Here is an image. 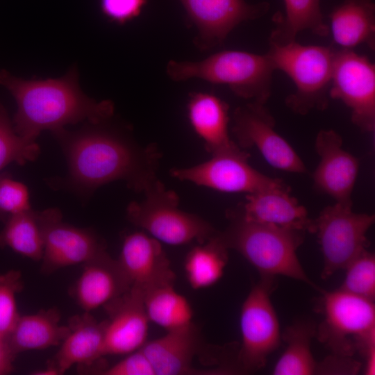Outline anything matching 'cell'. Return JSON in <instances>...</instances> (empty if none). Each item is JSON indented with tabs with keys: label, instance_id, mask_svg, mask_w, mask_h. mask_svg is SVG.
<instances>
[{
	"label": "cell",
	"instance_id": "cell-19",
	"mask_svg": "<svg viewBox=\"0 0 375 375\" xmlns=\"http://www.w3.org/2000/svg\"><path fill=\"white\" fill-rule=\"evenodd\" d=\"M290 191L277 188L248 194L243 205L230 213L247 222L314 233V220Z\"/></svg>",
	"mask_w": 375,
	"mask_h": 375
},
{
	"label": "cell",
	"instance_id": "cell-13",
	"mask_svg": "<svg viewBox=\"0 0 375 375\" xmlns=\"http://www.w3.org/2000/svg\"><path fill=\"white\" fill-rule=\"evenodd\" d=\"M43 233L41 272L51 274L60 269L83 265L106 250L103 240L90 229L62 221L58 208L38 211Z\"/></svg>",
	"mask_w": 375,
	"mask_h": 375
},
{
	"label": "cell",
	"instance_id": "cell-1",
	"mask_svg": "<svg viewBox=\"0 0 375 375\" xmlns=\"http://www.w3.org/2000/svg\"><path fill=\"white\" fill-rule=\"evenodd\" d=\"M106 122L75 132L65 128L53 132L67 158L69 183L91 192L106 183L123 181L133 190L143 192L158 179V148L153 144L140 146L105 126Z\"/></svg>",
	"mask_w": 375,
	"mask_h": 375
},
{
	"label": "cell",
	"instance_id": "cell-25",
	"mask_svg": "<svg viewBox=\"0 0 375 375\" xmlns=\"http://www.w3.org/2000/svg\"><path fill=\"white\" fill-rule=\"evenodd\" d=\"M285 12L278 15L276 26L272 31L269 44L285 45L296 41L297 35L303 31L325 37L329 27L325 23L320 7V0H283Z\"/></svg>",
	"mask_w": 375,
	"mask_h": 375
},
{
	"label": "cell",
	"instance_id": "cell-22",
	"mask_svg": "<svg viewBox=\"0 0 375 375\" xmlns=\"http://www.w3.org/2000/svg\"><path fill=\"white\" fill-rule=\"evenodd\" d=\"M105 324L88 312L69 319L68 333L51 361L60 375L75 365L90 366L103 356Z\"/></svg>",
	"mask_w": 375,
	"mask_h": 375
},
{
	"label": "cell",
	"instance_id": "cell-8",
	"mask_svg": "<svg viewBox=\"0 0 375 375\" xmlns=\"http://www.w3.org/2000/svg\"><path fill=\"white\" fill-rule=\"evenodd\" d=\"M274 285V277L260 276L242 306V344L236 359L240 372H254L262 368L280 345L279 322L270 299Z\"/></svg>",
	"mask_w": 375,
	"mask_h": 375
},
{
	"label": "cell",
	"instance_id": "cell-7",
	"mask_svg": "<svg viewBox=\"0 0 375 375\" xmlns=\"http://www.w3.org/2000/svg\"><path fill=\"white\" fill-rule=\"evenodd\" d=\"M320 309L324 318L316 327L315 337L333 354L362 356L375 346L374 301L340 289L322 290Z\"/></svg>",
	"mask_w": 375,
	"mask_h": 375
},
{
	"label": "cell",
	"instance_id": "cell-4",
	"mask_svg": "<svg viewBox=\"0 0 375 375\" xmlns=\"http://www.w3.org/2000/svg\"><path fill=\"white\" fill-rule=\"evenodd\" d=\"M274 66L266 53L224 50L199 61L171 60L167 76L174 81L199 78L210 83L226 85L238 97L266 104L272 94Z\"/></svg>",
	"mask_w": 375,
	"mask_h": 375
},
{
	"label": "cell",
	"instance_id": "cell-9",
	"mask_svg": "<svg viewBox=\"0 0 375 375\" xmlns=\"http://www.w3.org/2000/svg\"><path fill=\"white\" fill-rule=\"evenodd\" d=\"M352 206L335 203L324 208L314 220L315 233L324 260L322 278L327 279L367 249V233L375 216L356 213Z\"/></svg>",
	"mask_w": 375,
	"mask_h": 375
},
{
	"label": "cell",
	"instance_id": "cell-24",
	"mask_svg": "<svg viewBox=\"0 0 375 375\" xmlns=\"http://www.w3.org/2000/svg\"><path fill=\"white\" fill-rule=\"evenodd\" d=\"M330 28L340 49L365 44L375 47V4L373 0H344L330 15Z\"/></svg>",
	"mask_w": 375,
	"mask_h": 375
},
{
	"label": "cell",
	"instance_id": "cell-33",
	"mask_svg": "<svg viewBox=\"0 0 375 375\" xmlns=\"http://www.w3.org/2000/svg\"><path fill=\"white\" fill-rule=\"evenodd\" d=\"M29 192L23 183L7 173H0V221L31 210Z\"/></svg>",
	"mask_w": 375,
	"mask_h": 375
},
{
	"label": "cell",
	"instance_id": "cell-18",
	"mask_svg": "<svg viewBox=\"0 0 375 375\" xmlns=\"http://www.w3.org/2000/svg\"><path fill=\"white\" fill-rule=\"evenodd\" d=\"M69 294L83 310L90 312L126 294L131 284L117 259L106 251L83 263Z\"/></svg>",
	"mask_w": 375,
	"mask_h": 375
},
{
	"label": "cell",
	"instance_id": "cell-10",
	"mask_svg": "<svg viewBox=\"0 0 375 375\" xmlns=\"http://www.w3.org/2000/svg\"><path fill=\"white\" fill-rule=\"evenodd\" d=\"M249 153L239 146L211 155L201 163L175 167L172 176L198 186L228 193L252 194L269 189L290 188L283 181L266 176L249 163Z\"/></svg>",
	"mask_w": 375,
	"mask_h": 375
},
{
	"label": "cell",
	"instance_id": "cell-37",
	"mask_svg": "<svg viewBox=\"0 0 375 375\" xmlns=\"http://www.w3.org/2000/svg\"><path fill=\"white\" fill-rule=\"evenodd\" d=\"M15 356L12 353L6 338L0 335V375L10 374Z\"/></svg>",
	"mask_w": 375,
	"mask_h": 375
},
{
	"label": "cell",
	"instance_id": "cell-15",
	"mask_svg": "<svg viewBox=\"0 0 375 375\" xmlns=\"http://www.w3.org/2000/svg\"><path fill=\"white\" fill-rule=\"evenodd\" d=\"M315 150L320 160L312 178L315 188L336 203L352 206L351 194L359 170V160L342 148V139L331 129L317 135Z\"/></svg>",
	"mask_w": 375,
	"mask_h": 375
},
{
	"label": "cell",
	"instance_id": "cell-6",
	"mask_svg": "<svg viewBox=\"0 0 375 375\" xmlns=\"http://www.w3.org/2000/svg\"><path fill=\"white\" fill-rule=\"evenodd\" d=\"M142 193V201L128 205L126 218L159 242L173 246L201 244L217 233L208 222L180 209L177 194L160 180Z\"/></svg>",
	"mask_w": 375,
	"mask_h": 375
},
{
	"label": "cell",
	"instance_id": "cell-3",
	"mask_svg": "<svg viewBox=\"0 0 375 375\" xmlns=\"http://www.w3.org/2000/svg\"><path fill=\"white\" fill-rule=\"evenodd\" d=\"M231 223L217 235L228 249L238 251L262 276H285L303 281L321 292L306 275L297 251L305 232L245 222L229 213Z\"/></svg>",
	"mask_w": 375,
	"mask_h": 375
},
{
	"label": "cell",
	"instance_id": "cell-34",
	"mask_svg": "<svg viewBox=\"0 0 375 375\" xmlns=\"http://www.w3.org/2000/svg\"><path fill=\"white\" fill-rule=\"evenodd\" d=\"M147 0H99L102 14L110 21L124 24L141 13Z\"/></svg>",
	"mask_w": 375,
	"mask_h": 375
},
{
	"label": "cell",
	"instance_id": "cell-29",
	"mask_svg": "<svg viewBox=\"0 0 375 375\" xmlns=\"http://www.w3.org/2000/svg\"><path fill=\"white\" fill-rule=\"evenodd\" d=\"M0 231V249L8 248L34 261H40L44 241L38 211L33 209L16 214L4 222Z\"/></svg>",
	"mask_w": 375,
	"mask_h": 375
},
{
	"label": "cell",
	"instance_id": "cell-30",
	"mask_svg": "<svg viewBox=\"0 0 375 375\" xmlns=\"http://www.w3.org/2000/svg\"><path fill=\"white\" fill-rule=\"evenodd\" d=\"M40 154L35 141L19 135L4 106L0 102V171L12 162L24 165Z\"/></svg>",
	"mask_w": 375,
	"mask_h": 375
},
{
	"label": "cell",
	"instance_id": "cell-16",
	"mask_svg": "<svg viewBox=\"0 0 375 375\" xmlns=\"http://www.w3.org/2000/svg\"><path fill=\"white\" fill-rule=\"evenodd\" d=\"M131 287L142 293L174 285L176 275L161 242L143 231L126 235L117 259Z\"/></svg>",
	"mask_w": 375,
	"mask_h": 375
},
{
	"label": "cell",
	"instance_id": "cell-5",
	"mask_svg": "<svg viewBox=\"0 0 375 375\" xmlns=\"http://www.w3.org/2000/svg\"><path fill=\"white\" fill-rule=\"evenodd\" d=\"M335 50L332 46L303 45L297 41L269 44L267 54L275 69L287 74L295 85L294 92L285 99L292 112L305 115L327 108Z\"/></svg>",
	"mask_w": 375,
	"mask_h": 375
},
{
	"label": "cell",
	"instance_id": "cell-11",
	"mask_svg": "<svg viewBox=\"0 0 375 375\" xmlns=\"http://www.w3.org/2000/svg\"><path fill=\"white\" fill-rule=\"evenodd\" d=\"M330 99L344 103L351 122L362 131L375 129V65L353 49L335 50Z\"/></svg>",
	"mask_w": 375,
	"mask_h": 375
},
{
	"label": "cell",
	"instance_id": "cell-38",
	"mask_svg": "<svg viewBox=\"0 0 375 375\" xmlns=\"http://www.w3.org/2000/svg\"><path fill=\"white\" fill-rule=\"evenodd\" d=\"M32 374L35 375H60L58 369L52 362H50L47 367L37 370Z\"/></svg>",
	"mask_w": 375,
	"mask_h": 375
},
{
	"label": "cell",
	"instance_id": "cell-32",
	"mask_svg": "<svg viewBox=\"0 0 375 375\" xmlns=\"http://www.w3.org/2000/svg\"><path fill=\"white\" fill-rule=\"evenodd\" d=\"M24 288L22 272L10 269L0 274V335L6 338L20 314L17 296Z\"/></svg>",
	"mask_w": 375,
	"mask_h": 375
},
{
	"label": "cell",
	"instance_id": "cell-27",
	"mask_svg": "<svg viewBox=\"0 0 375 375\" xmlns=\"http://www.w3.org/2000/svg\"><path fill=\"white\" fill-rule=\"evenodd\" d=\"M217 232L205 242L194 247L185 257L186 278L194 290L213 285L224 274L228 249L219 239Z\"/></svg>",
	"mask_w": 375,
	"mask_h": 375
},
{
	"label": "cell",
	"instance_id": "cell-2",
	"mask_svg": "<svg viewBox=\"0 0 375 375\" xmlns=\"http://www.w3.org/2000/svg\"><path fill=\"white\" fill-rule=\"evenodd\" d=\"M0 86L16 102L15 132L28 140L35 141L44 131L53 133L82 121L103 123L114 115L112 102L97 101L82 92L74 67L60 78L45 80H26L0 69Z\"/></svg>",
	"mask_w": 375,
	"mask_h": 375
},
{
	"label": "cell",
	"instance_id": "cell-17",
	"mask_svg": "<svg viewBox=\"0 0 375 375\" xmlns=\"http://www.w3.org/2000/svg\"><path fill=\"white\" fill-rule=\"evenodd\" d=\"M110 318L106 320L103 356L127 355L140 349L147 341L150 322L143 301V293L131 288L105 306Z\"/></svg>",
	"mask_w": 375,
	"mask_h": 375
},
{
	"label": "cell",
	"instance_id": "cell-12",
	"mask_svg": "<svg viewBox=\"0 0 375 375\" xmlns=\"http://www.w3.org/2000/svg\"><path fill=\"white\" fill-rule=\"evenodd\" d=\"M276 121L265 104L249 102L233 113L232 132L238 145L257 149L272 167L288 172L305 174L307 169L290 143L275 130Z\"/></svg>",
	"mask_w": 375,
	"mask_h": 375
},
{
	"label": "cell",
	"instance_id": "cell-14",
	"mask_svg": "<svg viewBox=\"0 0 375 375\" xmlns=\"http://www.w3.org/2000/svg\"><path fill=\"white\" fill-rule=\"evenodd\" d=\"M197 30L196 46L209 50L224 42L240 24L257 19L268 12L267 2L245 0H179Z\"/></svg>",
	"mask_w": 375,
	"mask_h": 375
},
{
	"label": "cell",
	"instance_id": "cell-36",
	"mask_svg": "<svg viewBox=\"0 0 375 375\" xmlns=\"http://www.w3.org/2000/svg\"><path fill=\"white\" fill-rule=\"evenodd\" d=\"M361 364L351 357L333 354L317 362L316 374H356Z\"/></svg>",
	"mask_w": 375,
	"mask_h": 375
},
{
	"label": "cell",
	"instance_id": "cell-23",
	"mask_svg": "<svg viewBox=\"0 0 375 375\" xmlns=\"http://www.w3.org/2000/svg\"><path fill=\"white\" fill-rule=\"evenodd\" d=\"M60 312L56 307L42 309L35 313L19 316L6 336L9 347L17 356L22 352L43 350L59 346L69 327L60 324Z\"/></svg>",
	"mask_w": 375,
	"mask_h": 375
},
{
	"label": "cell",
	"instance_id": "cell-20",
	"mask_svg": "<svg viewBox=\"0 0 375 375\" xmlns=\"http://www.w3.org/2000/svg\"><path fill=\"white\" fill-rule=\"evenodd\" d=\"M201 346L198 328L193 322L167 331L140 348L150 361L156 375L227 374L224 369L199 370L192 362Z\"/></svg>",
	"mask_w": 375,
	"mask_h": 375
},
{
	"label": "cell",
	"instance_id": "cell-31",
	"mask_svg": "<svg viewBox=\"0 0 375 375\" xmlns=\"http://www.w3.org/2000/svg\"><path fill=\"white\" fill-rule=\"evenodd\" d=\"M346 275L338 288L372 301L375 297V256L367 249L345 267Z\"/></svg>",
	"mask_w": 375,
	"mask_h": 375
},
{
	"label": "cell",
	"instance_id": "cell-35",
	"mask_svg": "<svg viewBox=\"0 0 375 375\" xmlns=\"http://www.w3.org/2000/svg\"><path fill=\"white\" fill-rule=\"evenodd\" d=\"M112 366L99 371L102 375H156L148 358L140 349Z\"/></svg>",
	"mask_w": 375,
	"mask_h": 375
},
{
	"label": "cell",
	"instance_id": "cell-21",
	"mask_svg": "<svg viewBox=\"0 0 375 375\" xmlns=\"http://www.w3.org/2000/svg\"><path fill=\"white\" fill-rule=\"evenodd\" d=\"M187 113L192 129L210 155L238 147L229 135V106L217 96L201 92L190 94Z\"/></svg>",
	"mask_w": 375,
	"mask_h": 375
},
{
	"label": "cell",
	"instance_id": "cell-26",
	"mask_svg": "<svg viewBox=\"0 0 375 375\" xmlns=\"http://www.w3.org/2000/svg\"><path fill=\"white\" fill-rule=\"evenodd\" d=\"M316 327L311 320L299 319L285 328L283 339L286 342V348L275 365L273 374H316L317 362L310 347Z\"/></svg>",
	"mask_w": 375,
	"mask_h": 375
},
{
	"label": "cell",
	"instance_id": "cell-28",
	"mask_svg": "<svg viewBox=\"0 0 375 375\" xmlns=\"http://www.w3.org/2000/svg\"><path fill=\"white\" fill-rule=\"evenodd\" d=\"M143 301L149 322L167 331L192 323V306L184 296L175 290L174 285L158 286L144 292Z\"/></svg>",
	"mask_w": 375,
	"mask_h": 375
}]
</instances>
